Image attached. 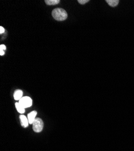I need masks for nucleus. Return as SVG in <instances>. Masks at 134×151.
<instances>
[{"label":"nucleus","mask_w":134,"mask_h":151,"mask_svg":"<svg viewBox=\"0 0 134 151\" xmlns=\"http://www.w3.org/2000/svg\"><path fill=\"white\" fill-rule=\"evenodd\" d=\"M106 2L111 7H116L118 5V0H106Z\"/></svg>","instance_id":"nucleus-8"},{"label":"nucleus","mask_w":134,"mask_h":151,"mask_svg":"<svg viewBox=\"0 0 134 151\" xmlns=\"http://www.w3.org/2000/svg\"><path fill=\"white\" fill-rule=\"evenodd\" d=\"M60 3V0H46L45 3L48 5H56Z\"/></svg>","instance_id":"nucleus-9"},{"label":"nucleus","mask_w":134,"mask_h":151,"mask_svg":"<svg viewBox=\"0 0 134 151\" xmlns=\"http://www.w3.org/2000/svg\"><path fill=\"white\" fill-rule=\"evenodd\" d=\"M20 119H21V125L23 127L26 128L28 126V118H27L24 115H21L20 116Z\"/></svg>","instance_id":"nucleus-5"},{"label":"nucleus","mask_w":134,"mask_h":151,"mask_svg":"<svg viewBox=\"0 0 134 151\" xmlns=\"http://www.w3.org/2000/svg\"><path fill=\"white\" fill-rule=\"evenodd\" d=\"M6 45H3V44H2V45H0V50H6Z\"/></svg>","instance_id":"nucleus-11"},{"label":"nucleus","mask_w":134,"mask_h":151,"mask_svg":"<svg viewBox=\"0 0 134 151\" xmlns=\"http://www.w3.org/2000/svg\"><path fill=\"white\" fill-rule=\"evenodd\" d=\"M15 106H16V108L17 111L19 113H21V114H23V113L25 112V108H24L19 102L16 103Z\"/></svg>","instance_id":"nucleus-7"},{"label":"nucleus","mask_w":134,"mask_h":151,"mask_svg":"<svg viewBox=\"0 0 134 151\" xmlns=\"http://www.w3.org/2000/svg\"><path fill=\"white\" fill-rule=\"evenodd\" d=\"M43 128V122L40 118H36L33 123V129L35 132H40Z\"/></svg>","instance_id":"nucleus-2"},{"label":"nucleus","mask_w":134,"mask_h":151,"mask_svg":"<svg viewBox=\"0 0 134 151\" xmlns=\"http://www.w3.org/2000/svg\"><path fill=\"white\" fill-rule=\"evenodd\" d=\"M52 15L55 20L60 21H64L67 18L66 11L62 8H56L54 9L52 12Z\"/></svg>","instance_id":"nucleus-1"},{"label":"nucleus","mask_w":134,"mask_h":151,"mask_svg":"<svg viewBox=\"0 0 134 151\" xmlns=\"http://www.w3.org/2000/svg\"><path fill=\"white\" fill-rule=\"evenodd\" d=\"M78 1L81 4H86L88 2H89V0H78Z\"/></svg>","instance_id":"nucleus-10"},{"label":"nucleus","mask_w":134,"mask_h":151,"mask_svg":"<svg viewBox=\"0 0 134 151\" xmlns=\"http://www.w3.org/2000/svg\"><path fill=\"white\" fill-rule=\"evenodd\" d=\"M4 55V50H0V55L3 56Z\"/></svg>","instance_id":"nucleus-13"},{"label":"nucleus","mask_w":134,"mask_h":151,"mask_svg":"<svg viewBox=\"0 0 134 151\" xmlns=\"http://www.w3.org/2000/svg\"><path fill=\"white\" fill-rule=\"evenodd\" d=\"M19 103L24 108H27L30 107L32 104H33V101L32 99L28 96L26 97H23L19 101Z\"/></svg>","instance_id":"nucleus-3"},{"label":"nucleus","mask_w":134,"mask_h":151,"mask_svg":"<svg viewBox=\"0 0 134 151\" xmlns=\"http://www.w3.org/2000/svg\"><path fill=\"white\" fill-rule=\"evenodd\" d=\"M4 32H5V29H4V27L1 26V27H0V33L2 34L3 33H4Z\"/></svg>","instance_id":"nucleus-12"},{"label":"nucleus","mask_w":134,"mask_h":151,"mask_svg":"<svg viewBox=\"0 0 134 151\" xmlns=\"http://www.w3.org/2000/svg\"><path fill=\"white\" fill-rule=\"evenodd\" d=\"M36 115H37V112H36L35 111H33L31 112L30 113H29V114H28L27 118H28V122H29L30 124H33V122H34V120L36 119L35 118Z\"/></svg>","instance_id":"nucleus-4"},{"label":"nucleus","mask_w":134,"mask_h":151,"mask_svg":"<svg viewBox=\"0 0 134 151\" xmlns=\"http://www.w3.org/2000/svg\"><path fill=\"white\" fill-rule=\"evenodd\" d=\"M22 96H23V92L20 90H16L14 93V99L16 100H19H19L22 98Z\"/></svg>","instance_id":"nucleus-6"}]
</instances>
